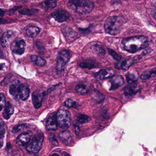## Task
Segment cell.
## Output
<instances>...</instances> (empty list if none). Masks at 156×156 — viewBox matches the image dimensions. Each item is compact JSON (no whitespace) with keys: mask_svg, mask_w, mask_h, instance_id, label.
Here are the masks:
<instances>
[{"mask_svg":"<svg viewBox=\"0 0 156 156\" xmlns=\"http://www.w3.org/2000/svg\"><path fill=\"white\" fill-rule=\"evenodd\" d=\"M148 44L147 38L144 36H136L124 39L121 42L122 50L130 53H135L145 49Z\"/></svg>","mask_w":156,"mask_h":156,"instance_id":"1","label":"cell"},{"mask_svg":"<svg viewBox=\"0 0 156 156\" xmlns=\"http://www.w3.org/2000/svg\"><path fill=\"white\" fill-rule=\"evenodd\" d=\"M67 5L71 10L81 14L90 13L94 7V2L89 0H69Z\"/></svg>","mask_w":156,"mask_h":156,"instance_id":"2","label":"cell"},{"mask_svg":"<svg viewBox=\"0 0 156 156\" xmlns=\"http://www.w3.org/2000/svg\"><path fill=\"white\" fill-rule=\"evenodd\" d=\"M125 22L124 19L120 16L109 17L105 21L104 25L105 31L110 35H117L121 32Z\"/></svg>","mask_w":156,"mask_h":156,"instance_id":"3","label":"cell"},{"mask_svg":"<svg viewBox=\"0 0 156 156\" xmlns=\"http://www.w3.org/2000/svg\"><path fill=\"white\" fill-rule=\"evenodd\" d=\"M44 140V136L42 132L40 131L36 133L26 146L27 151L33 154H36L39 152L42 147Z\"/></svg>","mask_w":156,"mask_h":156,"instance_id":"4","label":"cell"},{"mask_svg":"<svg viewBox=\"0 0 156 156\" xmlns=\"http://www.w3.org/2000/svg\"><path fill=\"white\" fill-rule=\"evenodd\" d=\"M70 57V52L68 50H63L59 52L57 55L56 66V71L58 74H62L64 72Z\"/></svg>","mask_w":156,"mask_h":156,"instance_id":"5","label":"cell"},{"mask_svg":"<svg viewBox=\"0 0 156 156\" xmlns=\"http://www.w3.org/2000/svg\"><path fill=\"white\" fill-rule=\"evenodd\" d=\"M58 125L63 129H67L71 125V113L66 109H60L57 113Z\"/></svg>","mask_w":156,"mask_h":156,"instance_id":"6","label":"cell"},{"mask_svg":"<svg viewBox=\"0 0 156 156\" xmlns=\"http://www.w3.org/2000/svg\"><path fill=\"white\" fill-rule=\"evenodd\" d=\"M26 48V43L24 40L17 39L14 40L11 45V49L15 54L21 55L24 53Z\"/></svg>","mask_w":156,"mask_h":156,"instance_id":"7","label":"cell"},{"mask_svg":"<svg viewBox=\"0 0 156 156\" xmlns=\"http://www.w3.org/2000/svg\"><path fill=\"white\" fill-rule=\"evenodd\" d=\"M45 95V91L41 90H36L33 93L32 95L33 104L35 108L38 109L41 107Z\"/></svg>","mask_w":156,"mask_h":156,"instance_id":"8","label":"cell"},{"mask_svg":"<svg viewBox=\"0 0 156 156\" xmlns=\"http://www.w3.org/2000/svg\"><path fill=\"white\" fill-rule=\"evenodd\" d=\"M51 17L58 22L62 23L69 19L70 14L65 10L59 9L52 12L51 14Z\"/></svg>","mask_w":156,"mask_h":156,"instance_id":"9","label":"cell"},{"mask_svg":"<svg viewBox=\"0 0 156 156\" xmlns=\"http://www.w3.org/2000/svg\"><path fill=\"white\" fill-rule=\"evenodd\" d=\"M33 136V133L30 131L23 132L19 135L16 140V143L21 146H27Z\"/></svg>","mask_w":156,"mask_h":156,"instance_id":"10","label":"cell"},{"mask_svg":"<svg viewBox=\"0 0 156 156\" xmlns=\"http://www.w3.org/2000/svg\"><path fill=\"white\" fill-rule=\"evenodd\" d=\"M58 123L57 118V113L53 112L49 116L46 124L47 130H55L58 128Z\"/></svg>","mask_w":156,"mask_h":156,"instance_id":"11","label":"cell"},{"mask_svg":"<svg viewBox=\"0 0 156 156\" xmlns=\"http://www.w3.org/2000/svg\"><path fill=\"white\" fill-rule=\"evenodd\" d=\"M30 95V89L27 83L21 84L19 86L18 95L23 101H26L29 98Z\"/></svg>","mask_w":156,"mask_h":156,"instance_id":"12","label":"cell"},{"mask_svg":"<svg viewBox=\"0 0 156 156\" xmlns=\"http://www.w3.org/2000/svg\"><path fill=\"white\" fill-rule=\"evenodd\" d=\"M109 82L111 85L110 90H115L123 86L125 83V80L121 76H115L111 77Z\"/></svg>","mask_w":156,"mask_h":156,"instance_id":"13","label":"cell"},{"mask_svg":"<svg viewBox=\"0 0 156 156\" xmlns=\"http://www.w3.org/2000/svg\"><path fill=\"white\" fill-rule=\"evenodd\" d=\"M16 34L13 31L9 30L3 34L2 36L1 41L2 47H5L11 43L15 37Z\"/></svg>","mask_w":156,"mask_h":156,"instance_id":"14","label":"cell"},{"mask_svg":"<svg viewBox=\"0 0 156 156\" xmlns=\"http://www.w3.org/2000/svg\"><path fill=\"white\" fill-rule=\"evenodd\" d=\"M115 71L112 68H107L102 69L98 71L94 76L96 77L99 79H105L106 78H111L114 76Z\"/></svg>","mask_w":156,"mask_h":156,"instance_id":"15","label":"cell"},{"mask_svg":"<svg viewBox=\"0 0 156 156\" xmlns=\"http://www.w3.org/2000/svg\"><path fill=\"white\" fill-rule=\"evenodd\" d=\"M59 137L61 141L66 145H71L73 141L72 135L68 130H63L60 132Z\"/></svg>","mask_w":156,"mask_h":156,"instance_id":"16","label":"cell"},{"mask_svg":"<svg viewBox=\"0 0 156 156\" xmlns=\"http://www.w3.org/2000/svg\"><path fill=\"white\" fill-rule=\"evenodd\" d=\"M41 31V29L39 27L34 26H28L24 29L25 35L29 38L36 37Z\"/></svg>","mask_w":156,"mask_h":156,"instance_id":"17","label":"cell"},{"mask_svg":"<svg viewBox=\"0 0 156 156\" xmlns=\"http://www.w3.org/2000/svg\"><path fill=\"white\" fill-rule=\"evenodd\" d=\"M139 91V87L137 85L134 83H129L124 89V93L126 96H131L136 94Z\"/></svg>","mask_w":156,"mask_h":156,"instance_id":"18","label":"cell"},{"mask_svg":"<svg viewBox=\"0 0 156 156\" xmlns=\"http://www.w3.org/2000/svg\"><path fill=\"white\" fill-rule=\"evenodd\" d=\"M14 111V107L10 102H8L5 106L3 117L6 119H9Z\"/></svg>","mask_w":156,"mask_h":156,"instance_id":"19","label":"cell"},{"mask_svg":"<svg viewBox=\"0 0 156 156\" xmlns=\"http://www.w3.org/2000/svg\"><path fill=\"white\" fill-rule=\"evenodd\" d=\"M133 63V61L131 59H128V60L118 62L116 64L115 66L118 69L127 70Z\"/></svg>","mask_w":156,"mask_h":156,"instance_id":"20","label":"cell"},{"mask_svg":"<svg viewBox=\"0 0 156 156\" xmlns=\"http://www.w3.org/2000/svg\"><path fill=\"white\" fill-rule=\"evenodd\" d=\"M91 49L95 54L103 55L105 53V48L103 45L100 44H93L91 46Z\"/></svg>","mask_w":156,"mask_h":156,"instance_id":"21","label":"cell"},{"mask_svg":"<svg viewBox=\"0 0 156 156\" xmlns=\"http://www.w3.org/2000/svg\"><path fill=\"white\" fill-rule=\"evenodd\" d=\"M30 60L35 65L40 66H44L46 63V61L44 59L38 55H31L30 56Z\"/></svg>","mask_w":156,"mask_h":156,"instance_id":"22","label":"cell"},{"mask_svg":"<svg viewBox=\"0 0 156 156\" xmlns=\"http://www.w3.org/2000/svg\"><path fill=\"white\" fill-rule=\"evenodd\" d=\"M155 75H156V68H154L143 72L140 75V78L142 79H147Z\"/></svg>","mask_w":156,"mask_h":156,"instance_id":"23","label":"cell"},{"mask_svg":"<svg viewBox=\"0 0 156 156\" xmlns=\"http://www.w3.org/2000/svg\"><path fill=\"white\" fill-rule=\"evenodd\" d=\"M75 90L78 94L81 95L86 94L88 92V89L85 85L79 84L76 87Z\"/></svg>","mask_w":156,"mask_h":156,"instance_id":"24","label":"cell"},{"mask_svg":"<svg viewBox=\"0 0 156 156\" xmlns=\"http://www.w3.org/2000/svg\"><path fill=\"white\" fill-rule=\"evenodd\" d=\"M57 0H45L41 3V5L45 8H54L56 7Z\"/></svg>","mask_w":156,"mask_h":156,"instance_id":"25","label":"cell"},{"mask_svg":"<svg viewBox=\"0 0 156 156\" xmlns=\"http://www.w3.org/2000/svg\"><path fill=\"white\" fill-rule=\"evenodd\" d=\"M28 128V126L25 124H20V125H18L15 126L12 128V132L14 134H17V133L25 130Z\"/></svg>","mask_w":156,"mask_h":156,"instance_id":"26","label":"cell"},{"mask_svg":"<svg viewBox=\"0 0 156 156\" xmlns=\"http://www.w3.org/2000/svg\"><path fill=\"white\" fill-rule=\"evenodd\" d=\"M19 83L18 82L12 84L9 87V93L13 96L16 97L18 95V89H19Z\"/></svg>","mask_w":156,"mask_h":156,"instance_id":"27","label":"cell"},{"mask_svg":"<svg viewBox=\"0 0 156 156\" xmlns=\"http://www.w3.org/2000/svg\"><path fill=\"white\" fill-rule=\"evenodd\" d=\"M90 117L86 115L80 114L77 117V122L79 124H85L90 120Z\"/></svg>","mask_w":156,"mask_h":156,"instance_id":"28","label":"cell"},{"mask_svg":"<svg viewBox=\"0 0 156 156\" xmlns=\"http://www.w3.org/2000/svg\"><path fill=\"white\" fill-rule=\"evenodd\" d=\"M80 66L83 68L91 69L96 67V65L94 63L90 62H83L80 64Z\"/></svg>","mask_w":156,"mask_h":156,"instance_id":"29","label":"cell"},{"mask_svg":"<svg viewBox=\"0 0 156 156\" xmlns=\"http://www.w3.org/2000/svg\"><path fill=\"white\" fill-rule=\"evenodd\" d=\"M37 10L35 9H24L23 10L20 11V13L23 15H32L34 14L35 12H37Z\"/></svg>","mask_w":156,"mask_h":156,"instance_id":"30","label":"cell"},{"mask_svg":"<svg viewBox=\"0 0 156 156\" xmlns=\"http://www.w3.org/2000/svg\"><path fill=\"white\" fill-rule=\"evenodd\" d=\"M126 78L129 83H134L138 80L137 77L133 73L128 74L126 75Z\"/></svg>","mask_w":156,"mask_h":156,"instance_id":"31","label":"cell"},{"mask_svg":"<svg viewBox=\"0 0 156 156\" xmlns=\"http://www.w3.org/2000/svg\"><path fill=\"white\" fill-rule=\"evenodd\" d=\"M5 133V125L4 122L1 120V128H0V137H1V147L2 146V139L4 137V134Z\"/></svg>","mask_w":156,"mask_h":156,"instance_id":"32","label":"cell"},{"mask_svg":"<svg viewBox=\"0 0 156 156\" xmlns=\"http://www.w3.org/2000/svg\"><path fill=\"white\" fill-rule=\"evenodd\" d=\"M63 31L64 32V34H65L66 37H74L75 35H76V33L73 30L69 29V28H67L66 27L65 29H63Z\"/></svg>","mask_w":156,"mask_h":156,"instance_id":"33","label":"cell"},{"mask_svg":"<svg viewBox=\"0 0 156 156\" xmlns=\"http://www.w3.org/2000/svg\"><path fill=\"white\" fill-rule=\"evenodd\" d=\"M49 139L50 143L54 146H57L58 145V140L55 138V134L54 133H51L49 134Z\"/></svg>","mask_w":156,"mask_h":156,"instance_id":"34","label":"cell"},{"mask_svg":"<svg viewBox=\"0 0 156 156\" xmlns=\"http://www.w3.org/2000/svg\"><path fill=\"white\" fill-rule=\"evenodd\" d=\"M65 105L66 106L69 108H76L77 106V103L71 99H67L65 102Z\"/></svg>","mask_w":156,"mask_h":156,"instance_id":"35","label":"cell"},{"mask_svg":"<svg viewBox=\"0 0 156 156\" xmlns=\"http://www.w3.org/2000/svg\"><path fill=\"white\" fill-rule=\"evenodd\" d=\"M108 51L109 54H110L114 59H115L116 60L118 61H120V59H121V56H120L116 52L114 51L113 50H110V49H108Z\"/></svg>","mask_w":156,"mask_h":156,"instance_id":"36","label":"cell"},{"mask_svg":"<svg viewBox=\"0 0 156 156\" xmlns=\"http://www.w3.org/2000/svg\"><path fill=\"white\" fill-rule=\"evenodd\" d=\"M5 96L4 94L2 93L1 94V102H0V108L1 111L2 110V108L5 106Z\"/></svg>","mask_w":156,"mask_h":156,"instance_id":"37","label":"cell"},{"mask_svg":"<svg viewBox=\"0 0 156 156\" xmlns=\"http://www.w3.org/2000/svg\"><path fill=\"white\" fill-rule=\"evenodd\" d=\"M75 128L76 132V134H78L79 131H80V129H79V128L78 127V126H75Z\"/></svg>","mask_w":156,"mask_h":156,"instance_id":"38","label":"cell"}]
</instances>
